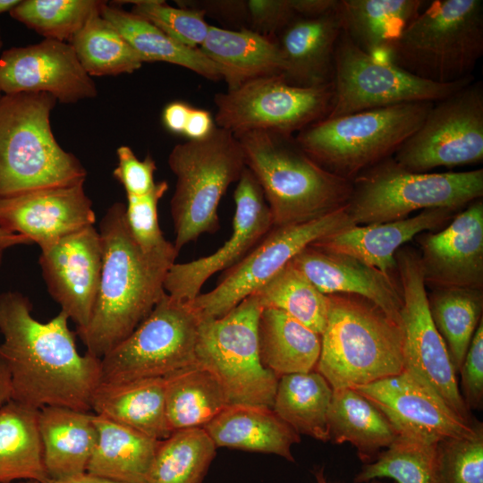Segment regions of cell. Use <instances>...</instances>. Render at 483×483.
Masks as SVG:
<instances>
[{
	"label": "cell",
	"mask_w": 483,
	"mask_h": 483,
	"mask_svg": "<svg viewBox=\"0 0 483 483\" xmlns=\"http://www.w3.org/2000/svg\"><path fill=\"white\" fill-rule=\"evenodd\" d=\"M56 99L47 93L0 97V199L84 182L80 161L56 141L50 123Z\"/></svg>",
	"instance_id": "cell-5"
},
{
	"label": "cell",
	"mask_w": 483,
	"mask_h": 483,
	"mask_svg": "<svg viewBox=\"0 0 483 483\" xmlns=\"http://www.w3.org/2000/svg\"><path fill=\"white\" fill-rule=\"evenodd\" d=\"M31 242L24 236L9 233L0 228V246L8 249L17 245L30 244Z\"/></svg>",
	"instance_id": "cell-56"
},
{
	"label": "cell",
	"mask_w": 483,
	"mask_h": 483,
	"mask_svg": "<svg viewBox=\"0 0 483 483\" xmlns=\"http://www.w3.org/2000/svg\"><path fill=\"white\" fill-rule=\"evenodd\" d=\"M296 16L316 17L335 10L338 0H291Z\"/></svg>",
	"instance_id": "cell-53"
},
{
	"label": "cell",
	"mask_w": 483,
	"mask_h": 483,
	"mask_svg": "<svg viewBox=\"0 0 483 483\" xmlns=\"http://www.w3.org/2000/svg\"><path fill=\"white\" fill-rule=\"evenodd\" d=\"M402 167L429 173L483 160V84L472 80L432 104L419 128L393 156Z\"/></svg>",
	"instance_id": "cell-14"
},
{
	"label": "cell",
	"mask_w": 483,
	"mask_h": 483,
	"mask_svg": "<svg viewBox=\"0 0 483 483\" xmlns=\"http://www.w3.org/2000/svg\"><path fill=\"white\" fill-rule=\"evenodd\" d=\"M100 14L126 39L143 63H169L211 80L222 79L216 65L199 48L179 43L142 17L106 3Z\"/></svg>",
	"instance_id": "cell-36"
},
{
	"label": "cell",
	"mask_w": 483,
	"mask_h": 483,
	"mask_svg": "<svg viewBox=\"0 0 483 483\" xmlns=\"http://www.w3.org/2000/svg\"><path fill=\"white\" fill-rule=\"evenodd\" d=\"M443 230L417 235L426 286L483 287V201L469 204Z\"/></svg>",
	"instance_id": "cell-21"
},
{
	"label": "cell",
	"mask_w": 483,
	"mask_h": 483,
	"mask_svg": "<svg viewBox=\"0 0 483 483\" xmlns=\"http://www.w3.org/2000/svg\"><path fill=\"white\" fill-rule=\"evenodd\" d=\"M356 225L346 206L304 223L273 226L210 292L189 301L199 320L226 315L309 245Z\"/></svg>",
	"instance_id": "cell-13"
},
{
	"label": "cell",
	"mask_w": 483,
	"mask_h": 483,
	"mask_svg": "<svg viewBox=\"0 0 483 483\" xmlns=\"http://www.w3.org/2000/svg\"><path fill=\"white\" fill-rule=\"evenodd\" d=\"M291 263L323 294H349L375 304L402 326V298L399 283L392 275L351 256L332 252L312 244Z\"/></svg>",
	"instance_id": "cell-23"
},
{
	"label": "cell",
	"mask_w": 483,
	"mask_h": 483,
	"mask_svg": "<svg viewBox=\"0 0 483 483\" xmlns=\"http://www.w3.org/2000/svg\"><path fill=\"white\" fill-rule=\"evenodd\" d=\"M436 483H483V428L436 445Z\"/></svg>",
	"instance_id": "cell-45"
},
{
	"label": "cell",
	"mask_w": 483,
	"mask_h": 483,
	"mask_svg": "<svg viewBox=\"0 0 483 483\" xmlns=\"http://www.w3.org/2000/svg\"><path fill=\"white\" fill-rule=\"evenodd\" d=\"M395 259L402 298L403 369L430 386L461 418L472 422L447 347L430 315L419 254L403 247Z\"/></svg>",
	"instance_id": "cell-16"
},
{
	"label": "cell",
	"mask_w": 483,
	"mask_h": 483,
	"mask_svg": "<svg viewBox=\"0 0 483 483\" xmlns=\"http://www.w3.org/2000/svg\"><path fill=\"white\" fill-rule=\"evenodd\" d=\"M317 480H318V483H326L322 471H318L317 473Z\"/></svg>",
	"instance_id": "cell-58"
},
{
	"label": "cell",
	"mask_w": 483,
	"mask_h": 483,
	"mask_svg": "<svg viewBox=\"0 0 483 483\" xmlns=\"http://www.w3.org/2000/svg\"><path fill=\"white\" fill-rule=\"evenodd\" d=\"M333 388L316 370L278 378L272 409L299 435L329 441L327 415Z\"/></svg>",
	"instance_id": "cell-37"
},
{
	"label": "cell",
	"mask_w": 483,
	"mask_h": 483,
	"mask_svg": "<svg viewBox=\"0 0 483 483\" xmlns=\"http://www.w3.org/2000/svg\"><path fill=\"white\" fill-rule=\"evenodd\" d=\"M3 47V38H2V36H1V30H0V50Z\"/></svg>",
	"instance_id": "cell-62"
},
{
	"label": "cell",
	"mask_w": 483,
	"mask_h": 483,
	"mask_svg": "<svg viewBox=\"0 0 483 483\" xmlns=\"http://www.w3.org/2000/svg\"><path fill=\"white\" fill-rule=\"evenodd\" d=\"M70 44L90 77L131 73L143 64L126 39L100 13L93 15Z\"/></svg>",
	"instance_id": "cell-41"
},
{
	"label": "cell",
	"mask_w": 483,
	"mask_h": 483,
	"mask_svg": "<svg viewBox=\"0 0 483 483\" xmlns=\"http://www.w3.org/2000/svg\"><path fill=\"white\" fill-rule=\"evenodd\" d=\"M474 80L448 84L420 79L386 59L376 58L356 47L342 31L333 73V104L327 117L406 103H435Z\"/></svg>",
	"instance_id": "cell-12"
},
{
	"label": "cell",
	"mask_w": 483,
	"mask_h": 483,
	"mask_svg": "<svg viewBox=\"0 0 483 483\" xmlns=\"http://www.w3.org/2000/svg\"><path fill=\"white\" fill-rule=\"evenodd\" d=\"M2 95H3V94H2V92H1V90H0V97H1Z\"/></svg>",
	"instance_id": "cell-63"
},
{
	"label": "cell",
	"mask_w": 483,
	"mask_h": 483,
	"mask_svg": "<svg viewBox=\"0 0 483 483\" xmlns=\"http://www.w3.org/2000/svg\"><path fill=\"white\" fill-rule=\"evenodd\" d=\"M203 428L217 447L279 455L293 462L292 446L300 435L271 407L229 403Z\"/></svg>",
	"instance_id": "cell-27"
},
{
	"label": "cell",
	"mask_w": 483,
	"mask_h": 483,
	"mask_svg": "<svg viewBox=\"0 0 483 483\" xmlns=\"http://www.w3.org/2000/svg\"><path fill=\"white\" fill-rule=\"evenodd\" d=\"M216 127V123L208 111L191 107L182 135L189 140H202Z\"/></svg>",
	"instance_id": "cell-51"
},
{
	"label": "cell",
	"mask_w": 483,
	"mask_h": 483,
	"mask_svg": "<svg viewBox=\"0 0 483 483\" xmlns=\"http://www.w3.org/2000/svg\"><path fill=\"white\" fill-rule=\"evenodd\" d=\"M11 483H39L38 481H35V480H21V481H18V482H11Z\"/></svg>",
	"instance_id": "cell-60"
},
{
	"label": "cell",
	"mask_w": 483,
	"mask_h": 483,
	"mask_svg": "<svg viewBox=\"0 0 483 483\" xmlns=\"http://www.w3.org/2000/svg\"><path fill=\"white\" fill-rule=\"evenodd\" d=\"M117 166L113 176L123 185L126 196L143 195L156 185L154 174L157 170L155 160L147 155L140 160L128 146L117 148Z\"/></svg>",
	"instance_id": "cell-47"
},
{
	"label": "cell",
	"mask_w": 483,
	"mask_h": 483,
	"mask_svg": "<svg viewBox=\"0 0 483 483\" xmlns=\"http://www.w3.org/2000/svg\"><path fill=\"white\" fill-rule=\"evenodd\" d=\"M21 0H0V13L11 12Z\"/></svg>",
	"instance_id": "cell-57"
},
{
	"label": "cell",
	"mask_w": 483,
	"mask_h": 483,
	"mask_svg": "<svg viewBox=\"0 0 483 483\" xmlns=\"http://www.w3.org/2000/svg\"><path fill=\"white\" fill-rule=\"evenodd\" d=\"M427 3L393 44L386 59L435 83L473 77L483 55V1Z\"/></svg>",
	"instance_id": "cell-6"
},
{
	"label": "cell",
	"mask_w": 483,
	"mask_h": 483,
	"mask_svg": "<svg viewBox=\"0 0 483 483\" xmlns=\"http://www.w3.org/2000/svg\"><path fill=\"white\" fill-rule=\"evenodd\" d=\"M249 29L275 38L295 17L291 0L246 1Z\"/></svg>",
	"instance_id": "cell-49"
},
{
	"label": "cell",
	"mask_w": 483,
	"mask_h": 483,
	"mask_svg": "<svg viewBox=\"0 0 483 483\" xmlns=\"http://www.w3.org/2000/svg\"><path fill=\"white\" fill-rule=\"evenodd\" d=\"M39 266L51 297L77 333L88 326L99 286L102 244L94 225L83 227L40 249Z\"/></svg>",
	"instance_id": "cell-20"
},
{
	"label": "cell",
	"mask_w": 483,
	"mask_h": 483,
	"mask_svg": "<svg viewBox=\"0 0 483 483\" xmlns=\"http://www.w3.org/2000/svg\"><path fill=\"white\" fill-rule=\"evenodd\" d=\"M167 190V182L161 181L156 182L146 194L127 196L125 216L128 226L136 242L145 250L161 249L170 243L164 237L157 216L158 202Z\"/></svg>",
	"instance_id": "cell-46"
},
{
	"label": "cell",
	"mask_w": 483,
	"mask_h": 483,
	"mask_svg": "<svg viewBox=\"0 0 483 483\" xmlns=\"http://www.w3.org/2000/svg\"><path fill=\"white\" fill-rule=\"evenodd\" d=\"M95 221L84 182L0 199V228L26 237L40 249Z\"/></svg>",
	"instance_id": "cell-22"
},
{
	"label": "cell",
	"mask_w": 483,
	"mask_h": 483,
	"mask_svg": "<svg viewBox=\"0 0 483 483\" xmlns=\"http://www.w3.org/2000/svg\"><path fill=\"white\" fill-rule=\"evenodd\" d=\"M421 0H338L343 31L365 53L386 56L425 4Z\"/></svg>",
	"instance_id": "cell-30"
},
{
	"label": "cell",
	"mask_w": 483,
	"mask_h": 483,
	"mask_svg": "<svg viewBox=\"0 0 483 483\" xmlns=\"http://www.w3.org/2000/svg\"><path fill=\"white\" fill-rule=\"evenodd\" d=\"M4 250H6V249L0 246V267H1V265H2Z\"/></svg>",
	"instance_id": "cell-59"
},
{
	"label": "cell",
	"mask_w": 483,
	"mask_h": 483,
	"mask_svg": "<svg viewBox=\"0 0 483 483\" xmlns=\"http://www.w3.org/2000/svg\"><path fill=\"white\" fill-rule=\"evenodd\" d=\"M353 389L372 402L401 436L437 444L472 436L481 425L461 418L430 386L404 369Z\"/></svg>",
	"instance_id": "cell-17"
},
{
	"label": "cell",
	"mask_w": 483,
	"mask_h": 483,
	"mask_svg": "<svg viewBox=\"0 0 483 483\" xmlns=\"http://www.w3.org/2000/svg\"><path fill=\"white\" fill-rule=\"evenodd\" d=\"M95 414L59 406L38 410L43 460L50 479L87 471L97 439Z\"/></svg>",
	"instance_id": "cell-28"
},
{
	"label": "cell",
	"mask_w": 483,
	"mask_h": 483,
	"mask_svg": "<svg viewBox=\"0 0 483 483\" xmlns=\"http://www.w3.org/2000/svg\"><path fill=\"white\" fill-rule=\"evenodd\" d=\"M31 309L19 292L0 294V355L11 375L13 400L35 410L89 411L101 383V359L80 354L64 312L40 322Z\"/></svg>",
	"instance_id": "cell-1"
},
{
	"label": "cell",
	"mask_w": 483,
	"mask_h": 483,
	"mask_svg": "<svg viewBox=\"0 0 483 483\" xmlns=\"http://www.w3.org/2000/svg\"><path fill=\"white\" fill-rule=\"evenodd\" d=\"M133 4L131 13L142 17L179 43L199 48L210 25L199 10L173 7L161 0L125 1Z\"/></svg>",
	"instance_id": "cell-44"
},
{
	"label": "cell",
	"mask_w": 483,
	"mask_h": 483,
	"mask_svg": "<svg viewBox=\"0 0 483 483\" xmlns=\"http://www.w3.org/2000/svg\"><path fill=\"white\" fill-rule=\"evenodd\" d=\"M261 310L258 298L250 294L222 318L199 321L197 363L217 377L229 403L273 406L278 377L260 361Z\"/></svg>",
	"instance_id": "cell-10"
},
{
	"label": "cell",
	"mask_w": 483,
	"mask_h": 483,
	"mask_svg": "<svg viewBox=\"0 0 483 483\" xmlns=\"http://www.w3.org/2000/svg\"><path fill=\"white\" fill-rule=\"evenodd\" d=\"M106 2L98 0H22L9 13L46 38L71 41Z\"/></svg>",
	"instance_id": "cell-43"
},
{
	"label": "cell",
	"mask_w": 483,
	"mask_h": 483,
	"mask_svg": "<svg viewBox=\"0 0 483 483\" xmlns=\"http://www.w3.org/2000/svg\"><path fill=\"white\" fill-rule=\"evenodd\" d=\"M43 483H123L106 477L95 475L88 471L59 479H47Z\"/></svg>",
	"instance_id": "cell-54"
},
{
	"label": "cell",
	"mask_w": 483,
	"mask_h": 483,
	"mask_svg": "<svg viewBox=\"0 0 483 483\" xmlns=\"http://www.w3.org/2000/svg\"><path fill=\"white\" fill-rule=\"evenodd\" d=\"M461 394L467 409L479 410L483 404V320L471 339L459 373Z\"/></svg>",
	"instance_id": "cell-48"
},
{
	"label": "cell",
	"mask_w": 483,
	"mask_h": 483,
	"mask_svg": "<svg viewBox=\"0 0 483 483\" xmlns=\"http://www.w3.org/2000/svg\"><path fill=\"white\" fill-rule=\"evenodd\" d=\"M13 400V386L8 367L0 355V410Z\"/></svg>",
	"instance_id": "cell-55"
},
{
	"label": "cell",
	"mask_w": 483,
	"mask_h": 483,
	"mask_svg": "<svg viewBox=\"0 0 483 483\" xmlns=\"http://www.w3.org/2000/svg\"><path fill=\"white\" fill-rule=\"evenodd\" d=\"M38 410L13 400L0 410V483L49 479L38 426Z\"/></svg>",
	"instance_id": "cell-34"
},
{
	"label": "cell",
	"mask_w": 483,
	"mask_h": 483,
	"mask_svg": "<svg viewBox=\"0 0 483 483\" xmlns=\"http://www.w3.org/2000/svg\"><path fill=\"white\" fill-rule=\"evenodd\" d=\"M333 85L299 87L282 75L244 83L215 96V123L235 137L253 131L288 134L326 118L332 109Z\"/></svg>",
	"instance_id": "cell-15"
},
{
	"label": "cell",
	"mask_w": 483,
	"mask_h": 483,
	"mask_svg": "<svg viewBox=\"0 0 483 483\" xmlns=\"http://www.w3.org/2000/svg\"><path fill=\"white\" fill-rule=\"evenodd\" d=\"M327 421L329 440L352 444L365 463L398 436L386 417L352 387L333 389Z\"/></svg>",
	"instance_id": "cell-33"
},
{
	"label": "cell",
	"mask_w": 483,
	"mask_h": 483,
	"mask_svg": "<svg viewBox=\"0 0 483 483\" xmlns=\"http://www.w3.org/2000/svg\"><path fill=\"white\" fill-rule=\"evenodd\" d=\"M436 445L398 435L363 465L354 482L389 478L396 483H436Z\"/></svg>",
	"instance_id": "cell-42"
},
{
	"label": "cell",
	"mask_w": 483,
	"mask_h": 483,
	"mask_svg": "<svg viewBox=\"0 0 483 483\" xmlns=\"http://www.w3.org/2000/svg\"><path fill=\"white\" fill-rule=\"evenodd\" d=\"M0 90L5 95L47 93L63 104L97 96L93 79L81 66L72 45L48 38L2 53Z\"/></svg>",
	"instance_id": "cell-19"
},
{
	"label": "cell",
	"mask_w": 483,
	"mask_h": 483,
	"mask_svg": "<svg viewBox=\"0 0 483 483\" xmlns=\"http://www.w3.org/2000/svg\"><path fill=\"white\" fill-rule=\"evenodd\" d=\"M433 323L442 336L453 366L459 373L471 339L482 318L480 289L436 288L428 295Z\"/></svg>",
	"instance_id": "cell-38"
},
{
	"label": "cell",
	"mask_w": 483,
	"mask_h": 483,
	"mask_svg": "<svg viewBox=\"0 0 483 483\" xmlns=\"http://www.w3.org/2000/svg\"><path fill=\"white\" fill-rule=\"evenodd\" d=\"M94 421L97 439L87 471L123 483H148L160 440L96 414Z\"/></svg>",
	"instance_id": "cell-32"
},
{
	"label": "cell",
	"mask_w": 483,
	"mask_h": 483,
	"mask_svg": "<svg viewBox=\"0 0 483 483\" xmlns=\"http://www.w3.org/2000/svg\"><path fill=\"white\" fill-rule=\"evenodd\" d=\"M342 31L337 7L316 17L296 16L275 39L285 63L284 80L307 88L332 84Z\"/></svg>",
	"instance_id": "cell-25"
},
{
	"label": "cell",
	"mask_w": 483,
	"mask_h": 483,
	"mask_svg": "<svg viewBox=\"0 0 483 483\" xmlns=\"http://www.w3.org/2000/svg\"><path fill=\"white\" fill-rule=\"evenodd\" d=\"M165 394L173 431L203 428L229 404L220 381L199 363L166 376Z\"/></svg>",
	"instance_id": "cell-35"
},
{
	"label": "cell",
	"mask_w": 483,
	"mask_h": 483,
	"mask_svg": "<svg viewBox=\"0 0 483 483\" xmlns=\"http://www.w3.org/2000/svg\"><path fill=\"white\" fill-rule=\"evenodd\" d=\"M346 205L356 225L400 220L431 208L460 210L483 196V169L414 173L393 157L369 167L352 181Z\"/></svg>",
	"instance_id": "cell-9"
},
{
	"label": "cell",
	"mask_w": 483,
	"mask_h": 483,
	"mask_svg": "<svg viewBox=\"0 0 483 483\" xmlns=\"http://www.w3.org/2000/svg\"><path fill=\"white\" fill-rule=\"evenodd\" d=\"M168 165L176 178L170 209L174 245L179 251L201 234L219 229V202L230 184L238 182L246 164L238 139L216 126L205 139L175 145Z\"/></svg>",
	"instance_id": "cell-8"
},
{
	"label": "cell",
	"mask_w": 483,
	"mask_h": 483,
	"mask_svg": "<svg viewBox=\"0 0 483 483\" xmlns=\"http://www.w3.org/2000/svg\"><path fill=\"white\" fill-rule=\"evenodd\" d=\"M258 182L273 225L308 222L347 205L352 182L316 163L293 134L253 131L236 136Z\"/></svg>",
	"instance_id": "cell-3"
},
{
	"label": "cell",
	"mask_w": 483,
	"mask_h": 483,
	"mask_svg": "<svg viewBox=\"0 0 483 483\" xmlns=\"http://www.w3.org/2000/svg\"><path fill=\"white\" fill-rule=\"evenodd\" d=\"M366 483H383V482L379 481V479H372V480L368 481Z\"/></svg>",
	"instance_id": "cell-61"
},
{
	"label": "cell",
	"mask_w": 483,
	"mask_h": 483,
	"mask_svg": "<svg viewBox=\"0 0 483 483\" xmlns=\"http://www.w3.org/2000/svg\"><path fill=\"white\" fill-rule=\"evenodd\" d=\"M191 107L187 103L181 101L166 105L162 113V122L165 127L170 132L183 134Z\"/></svg>",
	"instance_id": "cell-52"
},
{
	"label": "cell",
	"mask_w": 483,
	"mask_h": 483,
	"mask_svg": "<svg viewBox=\"0 0 483 483\" xmlns=\"http://www.w3.org/2000/svg\"><path fill=\"white\" fill-rule=\"evenodd\" d=\"M457 211L448 208H431L400 220L353 225L312 245L351 256L392 275L393 271H397L395 254L405 243L425 231L445 225Z\"/></svg>",
	"instance_id": "cell-24"
},
{
	"label": "cell",
	"mask_w": 483,
	"mask_h": 483,
	"mask_svg": "<svg viewBox=\"0 0 483 483\" xmlns=\"http://www.w3.org/2000/svg\"><path fill=\"white\" fill-rule=\"evenodd\" d=\"M258 337L260 361L278 378L315 370L321 349L320 335L284 311L262 309Z\"/></svg>",
	"instance_id": "cell-31"
},
{
	"label": "cell",
	"mask_w": 483,
	"mask_h": 483,
	"mask_svg": "<svg viewBox=\"0 0 483 483\" xmlns=\"http://www.w3.org/2000/svg\"><path fill=\"white\" fill-rule=\"evenodd\" d=\"M216 450L203 428L174 430L160 440L148 483H202Z\"/></svg>",
	"instance_id": "cell-39"
},
{
	"label": "cell",
	"mask_w": 483,
	"mask_h": 483,
	"mask_svg": "<svg viewBox=\"0 0 483 483\" xmlns=\"http://www.w3.org/2000/svg\"><path fill=\"white\" fill-rule=\"evenodd\" d=\"M179 6L199 10L205 15L210 14L228 22L248 24L246 1L210 0L177 1Z\"/></svg>",
	"instance_id": "cell-50"
},
{
	"label": "cell",
	"mask_w": 483,
	"mask_h": 483,
	"mask_svg": "<svg viewBox=\"0 0 483 483\" xmlns=\"http://www.w3.org/2000/svg\"><path fill=\"white\" fill-rule=\"evenodd\" d=\"M91 410L157 440L174 432L166 417L165 377L100 383L94 392Z\"/></svg>",
	"instance_id": "cell-29"
},
{
	"label": "cell",
	"mask_w": 483,
	"mask_h": 483,
	"mask_svg": "<svg viewBox=\"0 0 483 483\" xmlns=\"http://www.w3.org/2000/svg\"><path fill=\"white\" fill-rule=\"evenodd\" d=\"M199 318L166 292L150 314L101 358V383L165 377L197 363Z\"/></svg>",
	"instance_id": "cell-11"
},
{
	"label": "cell",
	"mask_w": 483,
	"mask_h": 483,
	"mask_svg": "<svg viewBox=\"0 0 483 483\" xmlns=\"http://www.w3.org/2000/svg\"><path fill=\"white\" fill-rule=\"evenodd\" d=\"M233 199L231 237L211 255L171 267L164 288L172 297L185 302L194 300L212 275L240 262L274 226L263 191L247 167L238 180Z\"/></svg>",
	"instance_id": "cell-18"
},
{
	"label": "cell",
	"mask_w": 483,
	"mask_h": 483,
	"mask_svg": "<svg viewBox=\"0 0 483 483\" xmlns=\"http://www.w3.org/2000/svg\"><path fill=\"white\" fill-rule=\"evenodd\" d=\"M262 309L284 311L321 335L328 315V295L323 294L291 262L257 289Z\"/></svg>",
	"instance_id": "cell-40"
},
{
	"label": "cell",
	"mask_w": 483,
	"mask_h": 483,
	"mask_svg": "<svg viewBox=\"0 0 483 483\" xmlns=\"http://www.w3.org/2000/svg\"><path fill=\"white\" fill-rule=\"evenodd\" d=\"M316 371L333 389L356 387L403 370V331L375 304L349 294L328 295Z\"/></svg>",
	"instance_id": "cell-4"
},
{
	"label": "cell",
	"mask_w": 483,
	"mask_h": 483,
	"mask_svg": "<svg viewBox=\"0 0 483 483\" xmlns=\"http://www.w3.org/2000/svg\"><path fill=\"white\" fill-rule=\"evenodd\" d=\"M99 234L98 291L89 323L78 335L87 352L101 359L133 332L165 293V281L179 251L172 242L143 250L131 233L122 202L106 211Z\"/></svg>",
	"instance_id": "cell-2"
},
{
	"label": "cell",
	"mask_w": 483,
	"mask_h": 483,
	"mask_svg": "<svg viewBox=\"0 0 483 483\" xmlns=\"http://www.w3.org/2000/svg\"><path fill=\"white\" fill-rule=\"evenodd\" d=\"M199 48L216 65L227 90L253 80L283 75L285 70L276 40L249 28L235 30L210 25Z\"/></svg>",
	"instance_id": "cell-26"
},
{
	"label": "cell",
	"mask_w": 483,
	"mask_h": 483,
	"mask_svg": "<svg viewBox=\"0 0 483 483\" xmlns=\"http://www.w3.org/2000/svg\"><path fill=\"white\" fill-rule=\"evenodd\" d=\"M433 103H406L326 117L294 136L326 170L352 181L394 155L419 128Z\"/></svg>",
	"instance_id": "cell-7"
}]
</instances>
